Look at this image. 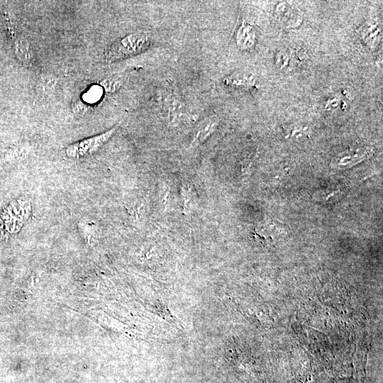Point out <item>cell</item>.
I'll return each instance as SVG.
<instances>
[{"label":"cell","instance_id":"obj_8","mask_svg":"<svg viewBox=\"0 0 383 383\" xmlns=\"http://www.w3.org/2000/svg\"><path fill=\"white\" fill-rule=\"evenodd\" d=\"M72 109L76 115L83 116L89 111V106L81 101H76L72 103Z\"/></svg>","mask_w":383,"mask_h":383},{"label":"cell","instance_id":"obj_4","mask_svg":"<svg viewBox=\"0 0 383 383\" xmlns=\"http://www.w3.org/2000/svg\"><path fill=\"white\" fill-rule=\"evenodd\" d=\"M14 53L18 61L24 66H31L33 52L29 42L24 38H16L13 43Z\"/></svg>","mask_w":383,"mask_h":383},{"label":"cell","instance_id":"obj_7","mask_svg":"<svg viewBox=\"0 0 383 383\" xmlns=\"http://www.w3.org/2000/svg\"><path fill=\"white\" fill-rule=\"evenodd\" d=\"M123 84V81L116 77H110L102 79L100 85L108 93H113L118 91Z\"/></svg>","mask_w":383,"mask_h":383},{"label":"cell","instance_id":"obj_6","mask_svg":"<svg viewBox=\"0 0 383 383\" xmlns=\"http://www.w3.org/2000/svg\"><path fill=\"white\" fill-rule=\"evenodd\" d=\"M0 16L3 21V23L6 27V30L11 38L15 39L16 38V28L14 17L11 12L6 9V8L0 4Z\"/></svg>","mask_w":383,"mask_h":383},{"label":"cell","instance_id":"obj_2","mask_svg":"<svg viewBox=\"0 0 383 383\" xmlns=\"http://www.w3.org/2000/svg\"><path fill=\"white\" fill-rule=\"evenodd\" d=\"M116 127L97 135L83 139L70 145L65 149L66 155L71 159H79L96 152L111 138Z\"/></svg>","mask_w":383,"mask_h":383},{"label":"cell","instance_id":"obj_1","mask_svg":"<svg viewBox=\"0 0 383 383\" xmlns=\"http://www.w3.org/2000/svg\"><path fill=\"white\" fill-rule=\"evenodd\" d=\"M150 44V38L145 33L137 32L118 39L106 50L104 57L108 62L139 54L145 51Z\"/></svg>","mask_w":383,"mask_h":383},{"label":"cell","instance_id":"obj_5","mask_svg":"<svg viewBox=\"0 0 383 383\" xmlns=\"http://www.w3.org/2000/svg\"><path fill=\"white\" fill-rule=\"evenodd\" d=\"M255 35L252 28L248 26H243L237 35L238 45L243 48L250 47L254 42Z\"/></svg>","mask_w":383,"mask_h":383},{"label":"cell","instance_id":"obj_3","mask_svg":"<svg viewBox=\"0 0 383 383\" xmlns=\"http://www.w3.org/2000/svg\"><path fill=\"white\" fill-rule=\"evenodd\" d=\"M218 124V120L214 116H209L202 120L194 133L192 145L198 146L203 143L214 132Z\"/></svg>","mask_w":383,"mask_h":383}]
</instances>
